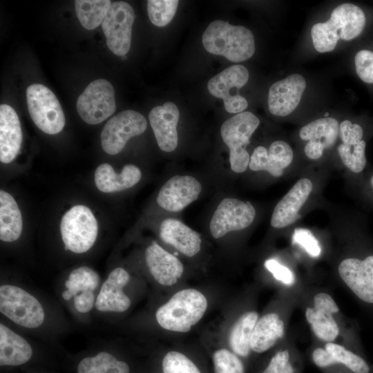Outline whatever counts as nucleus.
I'll return each mask as SVG.
<instances>
[{
  "label": "nucleus",
  "mask_w": 373,
  "mask_h": 373,
  "mask_svg": "<svg viewBox=\"0 0 373 373\" xmlns=\"http://www.w3.org/2000/svg\"><path fill=\"white\" fill-rule=\"evenodd\" d=\"M111 3L109 0H77L75 10L82 26L93 30L102 24Z\"/></svg>",
  "instance_id": "31"
},
{
  "label": "nucleus",
  "mask_w": 373,
  "mask_h": 373,
  "mask_svg": "<svg viewBox=\"0 0 373 373\" xmlns=\"http://www.w3.org/2000/svg\"><path fill=\"white\" fill-rule=\"evenodd\" d=\"M292 243L302 246L312 257H318L321 254V248L319 242L309 229H295L292 236Z\"/></svg>",
  "instance_id": "38"
},
{
  "label": "nucleus",
  "mask_w": 373,
  "mask_h": 373,
  "mask_svg": "<svg viewBox=\"0 0 373 373\" xmlns=\"http://www.w3.org/2000/svg\"><path fill=\"white\" fill-rule=\"evenodd\" d=\"M284 323L274 313L266 314L259 318L251 337V349L262 353L271 348L284 334Z\"/></svg>",
  "instance_id": "26"
},
{
  "label": "nucleus",
  "mask_w": 373,
  "mask_h": 373,
  "mask_svg": "<svg viewBox=\"0 0 373 373\" xmlns=\"http://www.w3.org/2000/svg\"><path fill=\"white\" fill-rule=\"evenodd\" d=\"M365 16L358 6L345 3L335 8L330 18L314 24L311 36L315 49L319 52L332 51L339 39L352 40L363 31Z\"/></svg>",
  "instance_id": "1"
},
{
  "label": "nucleus",
  "mask_w": 373,
  "mask_h": 373,
  "mask_svg": "<svg viewBox=\"0 0 373 373\" xmlns=\"http://www.w3.org/2000/svg\"><path fill=\"white\" fill-rule=\"evenodd\" d=\"M249 79L248 70L242 65L231 66L213 77L207 84L209 93L223 99L225 110L239 113L247 107V99L239 94V90Z\"/></svg>",
  "instance_id": "11"
},
{
  "label": "nucleus",
  "mask_w": 373,
  "mask_h": 373,
  "mask_svg": "<svg viewBox=\"0 0 373 373\" xmlns=\"http://www.w3.org/2000/svg\"><path fill=\"white\" fill-rule=\"evenodd\" d=\"M325 350L332 354L337 363L345 365L354 373H369L370 367L367 363L361 356L344 347L330 342L326 344Z\"/></svg>",
  "instance_id": "34"
},
{
  "label": "nucleus",
  "mask_w": 373,
  "mask_h": 373,
  "mask_svg": "<svg viewBox=\"0 0 373 373\" xmlns=\"http://www.w3.org/2000/svg\"><path fill=\"white\" fill-rule=\"evenodd\" d=\"M292 160L290 146L284 141L277 140L271 144L268 150L262 146L256 147L250 157L249 166L252 171H267L275 177H280Z\"/></svg>",
  "instance_id": "21"
},
{
  "label": "nucleus",
  "mask_w": 373,
  "mask_h": 373,
  "mask_svg": "<svg viewBox=\"0 0 373 373\" xmlns=\"http://www.w3.org/2000/svg\"><path fill=\"white\" fill-rule=\"evenodd\" d=\"M305 88V79L300 74H291L274 83L268 93L270 113L281 117L291 113L298 106Z\"/></svg>",
  "instance_id": "13"
},
{
  "label": "nucleus",
  "mask_w": 373,
  "mask_h": 373,
  "mask_svg": "<svg viewBox=\"0 0 373 373\" xmlns=\"http://www.w3.org/2000/svg\"><path fill=\"white\" fill-rule=\"evenodd\" d=\"M179 117L178 108L171 102L155 106L149 113L150 124L158 146L165 152H171L178 146L177 125Z\"/></svg>",
  "instance_id": "17"
},
{
  "label": "nucleus",
  "mask_w": 373,
  "mask_h": 373,
  "mask_svg": "<svg viewBox=\"0 0 373 373\" xmlns=\"http://www.w3.org/2000/svg\"><path fill=\"white\" fill-rule=\"evenodd\" d=\"M262 373H294V368L289 363V354L284 350L276 354Z\"/></svg>",
  "instance_id": "41"
},
{
  "label": "nucleus",
  "mask_w": 373,
  "mask_h": 373,
  "mask_svg": "<svg viewBox=\"0 0 373 373\" xmlns=\"http://www.w3.org/2000/svg\"><path fill=\"white\" fill-rule=\"evenodd\" d=\"M32 355L29 343L5 325L0 324V365L16 366L27 363Z\"/></svg>",
  "instance_id": "25"
},
{
  "label": "nucleus",
  "mask_w": 373,
  "mask_h": 373,
  "mask_svg": "<svg viewBox=\"0 0 373 373\" xmlns=\"http://www.w3.org/2000/svg\"><path fill=\"white\" fill-rule=\"evenodd\" d=\"M202 40L208 52L223 56L233 62L244 61L255 52L254 37L249 29L222 20L212 21Z\"/></svg>",
  "instance_id": "2"
},
{
  "label": "nucleus",
  "mask_w": 373,
  "mask_h": 373,
  "mask_svg": "<svg viewBox=\"0 0 373 373\" xmlns=\"http://www.w3.org/2000/svg\"><path fill=\"white\" fill-rule=\"evenodd\" d=\"M147 127L145 117L133 110H125L111 117L101 132L102 149L109 155L119 153L129 139L144 133Z\"/></svg>",
  "instance_id": "10"
},
{
  "label": "nucleus",
  "mask_w": 373,
  "mask_h": 373,
  "mask_svg": "<svg viewBox=\"0 0 373 373\" xmlns=\"http://www.w3.org/2000/svg\"><path fill=\"white\" fill-rule=\"evenodd\" d=\"M76 108L79 115L87 124L102 122L116 109L112 84L104 79L94 80L79 96Z\"/></svg>",
  "instance_id": "8"
},
{
  "label": "nucleus",
  "mask_w": 373,
  "mask_h": 373,
  "mask_svg": "<svg viewBox=\"0 0 373 373\" xmlns=\"http://www.w3.org/2000/svg\"><path fill=\"white\" fill-rule=\"evenodd\" d=\"M145 260L151 274L162 285H174L183 274L179 259L155 242L146 248Z\"/></svg>",
  "instance_id": "20"
},
{
  "label": "nucleus",
  "mask_w": 373,
  "mask_h": 373,
  "mask_svg": "<svg viewBox=\"0 0 373 373\" xmlns=\"http://www.w3.org/2000/svg\"><path fill=\"white\" fill-rule=\"evenodd\" d=\"M338 273L358 298L373 303V256L364 260L345 259L339 265Z\"/></svg>",
  "instance_id": "15"
},
{
  "label": "nucleus",
  "mask_w": 373,
  "mask_h": 373,
  "mask_svg": "<svg viewBox=\"0 0 373 373\" xmlns=\"http://www.w3.org/2000/svg\"><path fill=\"white\" fill-rule=\"evenodd\" d=\"M201 191L200 183L193 177L177 175L162 186L157 202L165 210L180 211L196 200Z\"/></svg>",
  "instance_id": "14"
},
{
  "label": "nucleus",
  "mask_w": 373,
  "mask_h": 373,
  "mask_svg": "<svg viewBox=\"0 0 373 373\" xmlns=\"http://www.w3.org/2000/svg\"><path fill=\"white\" fill-rule=\"evenodd\" d=\"M60 231L65 249L82 254L88 251L96 240L97 222L88 207L76 205L63 216Z\"/></svg>",
  "instance_id": "5"
},
{
  "label": "nucleus",
  "mask_w": 373,
  "mask_h": 373,
  "mask_svg": "<svg viewBox=\"0 0 373 373\" xmlns=\"http://www.w3.org/2000/svg\"><path fill=\"white\" fill-rule=\"evenodd\" d=\"M130 279L122 267L111 271L97 296L95 307L102 312H124L131 306V300L123 289Z\"/></svg>",
  "instance_id": "16"
},
{
  "label": "nucleus",
  "mask_w": 373,
  "mask_h": 373,
  "mask_svg": "<svg viewBox=\"0 0 373 373\" xmlns=\"http://www.w3.org/2000/svg\"><path fill=\"white\" fill-rule=\"evenodd\" d=\"M339 131L343 143L353 146L362 140L363 132L361 126L352 124L350 120H344L339 125Z\"/></svg>",
  "instance_id": "40"
},
{
  "label": "nucleus",
  "mask_w": 373,
  "mask_h": 373,
  "mask_svg": "<svg viewBox=\"0 0 373 373\" xmlns=\"http://www.w3.org/2000/svg\"><path fill=\"white\" fill-rule=\"evenodd\" d=\"M142 177L138 167L133 164L125 165L121 173H117L108 164H100L95 171V183L104 193L120 191L133 186Z\"/></svg>",
  "instance_id": "24"
},
{
  "label": "nucleus",
  "mask_w": 373,
  "mask_h": 373,
  "mask_svg": "<svg viewBox=\"0 0 373 373\" xmlns=\"http://www.w3.org/2000/svg\"><path fill=\"white\" fill-rule=\"evenodd\" d=\"M207 305V300L202 292L195 289H184L175 293L157 309L156 321L166 330L188 332L202 318Z\"/></svg>",
  "instance_id": "3"
},
{
  "label": "nucleus",
  "mask_w": 373,
  "mask_h": 373,
  "mask_svg": "<svg viewBox=\"0 0 373 373\" xmlns=\"http://www.w3.org/2000/svg\"><path fill=\"white\" fill-rule=\"evenodd\" d=\"M100 281L99 274L90 267L83 266L73 269L65 283L62 298L68 300L75 296L94 292Z\"/></svg>",
  "instance_id": "30"
},
{
  "label": "nucleus",
  "mask_w": 373,
  "mask_h": 373,
  "mask_svg": "<svg viewBox=\"0 0 373 373\" xmlns=\"http://www.w3.org/2000/svg\"><path fill=\"white\" fill-rule=\"evenodd\" d=\"M338 152L343 164L354 173H360L365 168L366 158L365 155V142L350 146L343 143L338 145Z\"/></svg>",
  "instance_id": "35"
},
{
  "label": "nucleus",
  "mask_w": 373,
  "mask_h": 373,
  "mask_svg": "<svg viewBox=\"0 0 373 373\" xmlns=\"http://www.w3.org/2000/svg\"><path fill=\"white\" fill-rule=\"evenodd\" d=\"M215 373H244L242 361L227 349H219L213 355Z\"/></svg>",
  "instance_id": "37"
},
{
  "label": "nucleus",
  "mask_w": 373,
  "mask_h": 373,
  "mask_svg": "<svg viewBox=\"0 0 373 373\" xmlns=\"http://www.w3.org/2000/svg\"><path fill=\"white\" fill-rule=\"evenodd\" d=\"M358 76L365 83L373 84V52L368 50L358 51L354 58Z\"/></svg>",
  "instance_id": "39"
},
{
  "label": "nucleus",
  "mask_w": 373,
  "mask_h": 373,
  "mask_svg": "<svg viewBox=\"0 0 373 373\" xmlns=\"http://www.w3.org/2000/svg\"><path fill=\"white\" fill-rule=\"evenodd\" d=\"M324 149L325 148L321 144L314 141H308L304 151L309 158L316 160L322 156Z\"/></svg>",
  "instance_id": "44"
},
{
  "label": "nucleus",
  "mask_w": 373,
  "mask_h": 373,
  "mask_svg": "<svg viewBox=\"0 0 373 373\" xmlns=\"http://www.w3.org/2000/svg\"><path fill=\"white\" fill-rule=\"evenodd\" d=\"M265 267L276 280L287 285H291L294 283L295 277L293 272L287 267L280 265L277 260L268 259L265 262Z\"/></svg>",
  "instance_id": "42"
},
{
  "label": "nucleus",
  "mask_w": 373,
  "mask_h": 373,
  "mask_svg": "<svg viewBox=\"0 0 373 373\" xmlns=\"http://www.w3.org/2000/svg\"><path fill=\"white\" fill-rule=\"evenodd\" d=\"M371 184H372V186H373V176H372V178H371Z\"/></svg>",
  "instance_id": "45"
},
{
  "label": "nucleus",
  "mask_w": 373,
  "mask_h": 373,
  "mask_svg": "<svg viewBox=\"0 0 373 373\" xmlns=\"http://www.w3.org/2000/svg\"><path fill=\"white\" fill-rule=\"evenodd\" d=\"M19 117L9 105L0 106V160L8 164L18 155L22 143Z\"/></svg>",
  "instance_id": "22"
},
{
  "label": "nucleus",
  "mask_w": 373,
  "mask_h": 373,
  "mask_svg": "<svg viewBox=\"0 0 373 373\" xmlns=\"http://www.w3.org/2000/svg\"><path fill=\"white\" fill-rule=\"evenodd\" d=\"M258 320L257 312H247L240 316L232 327L229 336V343L236 354L242 356L249 355L252 332Z\"/></svg>",
  "instance_id": "28"
},
{
  "label": "nucleus",
  "mask_w": 373,
  "mask_h": 373,
  "mask_svg": "<svg viewBox=\"0 0 373 373\" xmlns=\"http://www.w3.org/2000/svg\"><path fill=\"white\" fill-rule=\"evenodd\" d=\"M28 112L35 124L44 133L55 135L65 125V116L55 95L43 84H33L26 89Z\"/></svg>",
  "instance_id": "7"
},
{
  "label": "nucleus",
  "mask_w": 373,
  "mask_h": 373,
  "mask_svg": "<svg viewBox=\"0 0 373 373\" xmlns=\"http://www.w3.org/2000/svg\"><path fill=\"white\" fill-rule=\"evenodd\" d=\"M179 1L149 0L147 12L151 22L158 27L169 24L176 12Z\"/></svg>",
  "instance_id": "33"
},
{
  "label": "nucleus",
  "mask_w": 373,
  "mask_h": 373,
  "mask_svg": "<svg viewBox=\"0 0 373 373\" xmlns=\"http://www.w3.org/2000/svg\"><path fill=\"white\" fill-rule=\"evenodd\" d=\"M0 312L16 324L26 328L38 327L45 318L40 302L29 292L12 285L0 287Z\"/></svg>",
  "instance_id": "6"
},
{
  "label": "nucleus",
  "mask_w": 373,
  "mask_h": 373,
  "mask_svg": "<svg viewBox=\"0 0 373 373\" xmlns=\"http://www.w3.org/2000/svg\"><path fill=\"white\" fill-rule=\"evenodd\" d=\"M256 216V210L249 202L226 198L217 207L210 222L209 229L214 238L229 232L249 227Z\"/></svg>",
  "instance_id": "12"
},
{
  "label": "nucleus",
  "mask_w": 373,
  "mask_h": 373,
  "mask_svg": "<svg viewBox=\"0 0 373 373\" xmlns=\"http://www.w3.org/2000/svg\"><path fill=\"white\" fill-rule=\"evenodd\" d=\"M313 184L307 178L299 180L275 207L271 224L274 228H283L296 222L298 212L309 197Z\"/></svg>",
  "instance_id": "19"
},
{
  "label": "nucleus",
  "mask_w": 373,
  "mask_h": 373,
  "mask_svg": "<svg viewBox=\"0 0 373 373\" xmlns=\"http://www.w3.org/2000/svg\"><path fill=\"white\" fill-rule=\"evenodd\" d=\"M314 307L306 309L307 322L314 334L324 341L332 342L338 336L339 329L332 314L339 309L333 298L325 293L317 294L314 298Z\"/></svg>",
  "instance_id": "18"
},
{
  "label": "nucleus",
  "mask_w": 373,
  "mask_h": 373,
  "mask_svg": "<svg viewBox=\"0 0 373 373\" xmlns=\"http://www.w3.org/2000/svg\"><path fill=\"white\" fill-rule=\"evenodd\" d=\"M21 211L13 197L5 191H0V239L4 242L17 240L22 231Z\"/></svg>",
  "instance_id": "27"
},
{
  "label": "nucleus",
  "mask_w": 373,
  "mask_h": 373,
  "mask_svg": "<svg viewBox=\"0 0 373 373\" xmlns=\"http://www.w3.org/2000/svg\"><path fill=\"white\" fill-rule=\"evenodd\" d=\"M135 17V12L128 3L115 1L101 24L108 48L117 56H124L130 50Z\"/></svg>",
  "instance_id": "9"
},
{
  "label": "nucleus",
  "mask_w": 373,
  "mask_h": 373,
  "mask_svg": "<svg viewBox=\"0 0 373 373\" xmlns=\"http://www.w3.org/2000/svg\"><path fill=\"white\" fill-rule=\"evenodd\" d=\"M163 373H201L198 367L182 353L171 351L162 360Z\"/></svg>",
  "instance_id": "36"
},
{
  "label": "nucleus",
  "mask_w": 373,
  "mask_h": 373,
  "mask_svg": "<svg viewBox=\"0 0 373 373\" xmlns=\"http://www.w3.org/2000/svg\"><path fill=\"white\" fill-rule=\"evenodd\" d=\"M78 373H129L128 364L117 360L110 353L102 352L82 359L77 367Z\"/></svg>",
  "instance_id": "32"
},
{
  "label": "nucleus",
  "mask_w": 373,
  "mask_h": 373,
  "mask_svg": "<svg viewBox=\"0 0 373 373\" xmlns=\"http://www.w3.org/2000/svg\"><path fill=\"white\" fill-rule=\"evenodd\" d=\"M339 132L338 121L333 117L316 119L302 127L299 136L303 140L321 144L325 149L332 147Z\"/></svg>",
  "instance_id": "29"
},
{
  "label": "nucleus",
  "mask_w": 373,
  "mask_h": 373,
  "mask_svg": "<svg viewBox=\"0 0 373 373\" xmlns=\"http://www.w3.org/2000/svg\"><path fill=\"white\" fill-rule=\"evenodd\" d=\"M259 124V119L249 111L237 113L222 124L220 134L229 149V162L233 171L242 173L247 169L250 156L245 147Z\"/></svg>",
  "instance_id": "4"
},
{
  "label": "nucleus",
  "mask_w": 373,
  "mask_h": 373,
  "mask_svg": "<svg viewBox=\"0 0 373 373\" xmlns=\"http://www.w3.org/2000/svg\"><path fill=\"white\" fill-rule=\"evenodd\" d=\"M160 235L164 242L188 257L194 256L200 250L202 240L199 233L178 220H163Z\"/></svg>",
  "instance_id": "23"
},
{
  "label": "nucleus",
  "mask_w": 373,
  "mask_h": 373,
  "mask_svg": "<svg viewBox=\"0 0 373 373\" xmlns=\"http://www.w3.org/2000/svg\"><path fill=\"white\" fill-rule=\"evenodd\" d=\"M314 363L319 367H325L337 363L334 358L325 349L317 348L312 354Z\"/></svg>",
  "instance_id": "43"
}]
</instances>
